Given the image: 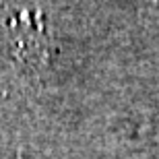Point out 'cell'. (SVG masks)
Masks as SVG:
<instances>
[{
	"label": "cell",
	"mask_w": 159,
	"mask_h": 159,
	"mask_svg": "<svg viewBox=\"0 0 159 159\" xmlns=\"http://www.w3.org/2000/svg\"><path fill=\"white\" fill-rule=\"evenodd\" d=\"M0 43L25 72H41L50 64L54 37L35 0H0Z\"/></svg>",
	"instance_id": "obj_1"
},
{
	"label": "cell",
	"mask_w": 159,
	"mask_h": 159,
	"mask_svg": "<svg viewBox=\"0 0 159 159\" xmlns=\"http://www.w3.org/2000/svg\"><path fill=\"white\" fill-rule=\"evenodd\" d=\"M147 2H149V4H151V8H153L155 12L159 11V0H147Z\"/></svg>",
	"instance_id": "obj_2"
}]
</instances>
